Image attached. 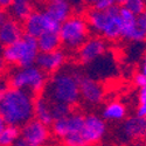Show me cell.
<instances>
[{"mask_svg": "<svg viewBox=\"0 0 146 146\" xmlns=\"http://www.w3.org/2000/svg\"><path fill=\"white\" fill-rule=\"evenodd\" d=\"M108 50L106 41L101 36H89L77 50V58L83 64H91L104 56Z\"/></svg>", "mask_w": 146, "mask_h": 146, "instance_id": "obj_10", "label": "cell"}, {"mask_svg": "<svg viewBox=\"0 0 146 146\" xmlns=\"http://www.w3.org/2000/svg\"><path fill=\"white\" fill-rule=\"evenodd\" d=\"M131 41L135 42L146 41V8L141 14L136 17V26Z\"/></svg>", "mask_w": 146, "mask_h": 146, "instance_id": "obj_23", "label": "cell"}, {"mask_svg": "<svg viewBox=\"0 0 146 146\" xmlns=\"http://www.w3.org/2000/svg\"><path fill=\"white\" fill-rule=\"evenodd\" d=\"M133 83H135V86L138 87L139 89H144L146 88V78L144 77V75L141 72H137L133 76Z\"/></svg>", "mask_w": 146, "mask_h": 146, "instance_id": "obj_28", "label": "cell"}, {"mask_svg": "<svg viewBox=\"0 0 146 146\" xmlns=\"http://www.w3.org/2000/svg\"><path fill=\"white\" fill-rule=\"evenodd\" d=\"M116 4L117 3L115 0H95V1L91 3V9L104 12V11H108L109 8H111L112 6H115Z\"/></svg>", "mask_w": 146, "mask_h": 146, "instance_id": "obj_27", "label": "cell"}, {"mask_svg": "<svg viewBox=\"0 0 146 146\" xmlns=\"http://www.w3.org/2000/svg\"><path fill=\"white\" fill-rule=\"evenodd\" d=\"M119 18H120V38L131 41L136 26V15L124 7L119 6Z\"/></svg>", "mask_w": 146, "mask_h": 146, "instance_id": "obj_20", "label": "cell"}, {"mask_svg": "<svg viewBox=\"0 0 146 146\" xmlns=\"http://www.w3.org/2000/svg\"><path fill=\"white\" fill-rule=\"evenodd\" d=\"M43 11L53 20L62 25L69 17L72 15V5L67 0H53L46 5Z\"/></svg>", "mask_w": 146, "mask_h": 146, "instance_id": "obj_16", "label": "cell"}, {"mask_svg": "<svg viewBox=\"0 0 146 146\" xmlns=\"http://www.w3.org/2000/svg\"><path fill=\"white\" fill-rule=\"evenodd\" d=\"M106 133L105 120L95 113L84 116L83 126L81 130V137L86 146H95L100 144Z\"/></svg>", "mask_w": 146, "mask_h": 146, "instance_id": "obj_9", "label": "cell"}, {"mask_svg": "<svg viewBox=\"0 0 146 146\" xmlns=\"http://www.w3.org/2000/svg\"><path fill=\"white\" fill-rule=\"evenodd\" d=\"M78 71L71 68L61 69L53 74L48 80L46 87V97L52 103H60L68 106L75 105L80 97V80Z\"/></svg>", "mask_w": 146, "mask_h": 146, "instance_id": "obj_2", "label": "cell"}, {"mask_svg": "<svg viewBox=\"0 0 146 146\" xmlns=\"http://www.w3.org/2000/svg\"><path fill=\"white\" fill-rule=\"evenodd\" d=\"M49 137V127L34 118L20 127V138L26 140L32 146H47Z\"/></svg>", "mask_w": 146, "mask_h": 146, "instance_id": "obj_11", "label": "cell"}, {"mask_svg": "<svg viewBox=\"0 0 146 146\" xmlns=\"http://www.w3.org/2000/svg\"><path fill=\"white\" fill-rule=\"evenodd\" d=\"M6 127V123H5V120L1 118V116H0V133H1V131Z\"/></svg>", "mask_w": 146, "mask_h": 146, "instance_id": "obj_34", "label": "cell"}, {"mask_svg": "<svg viewBox=\"0 0 146 146\" xmlns=\"http://www.w3.org/2000/svg\"><path fill=\"white\" fill-rule=\"evenodd\" d=\"M83 120L84 116L82 113L71 111L69 116L54 120L52 124V132L55 137L63 141L64 146H86L81 137Z\"/></svg>", "mask_w": 146, "mask_h": 146, "instance_id": "obj_7", "label": "cell"}, {"mask_svg": "<svg viewBox=\"0 0 146 146\" xmlns=\"http://www.w3.org/2000/svg\"><path fill=\"white\" fill-rule=\"evenodd\" d=\"M120 132L124 138L130 140L141 139L146 137V118L139 116H132L125 119L121 124Z\"/></svg>", "mask_w": 146, "mask_h": 146, "instance_id": "obj_15", "label": "cell"}, {"mask_svg": "<svg viewBox=\"0 0 146 146\" xmlns=\"http://www.w3.org/2000/svg\"><path fill=\"white\" fill-rule=\"evenodd\" d=\"M137 116L146 118V88L140 89V91L138 94Z\"/></svg>", "mask_w": 146, "mask_h": 146, "instance_id": "obj_26", "label": "cell"}, {"mask_svg": "<svg viewBox=\"0 0 146 146\" xmlns=\"http://www.w3.org/2000/svg\"><path fill=\"white\" fill-rule=\"evenodd\" d=\"M120 4L121 7H124L136 17L141 14L146 8V3L143 0H126V1H121Z\"/></svg>", "mask_w": 146, "mask_h": 146, "instance_id": "obj_24", "label": "cell"}, {"mask_svg": "<svg viewBox=\"0 0 146 146\" xmlns=\"http://www.w3.org/2000/svg\"><path fill=\"white\" fill-rule=\"evenodd\" d=\"M34 96L27 91L8 88L0 97V116L6 125L21 127L34 118Z\"/></svg>", "mask_w": 146, "mask_h": 146, "instance_id": "obj_1", "label": "cell"}, {"mask_svg": "<svg viewBox=\"0 0 146 146\" xmlns=\"http://www.w3.org/2000/svg\"><path fill=\"white\" fill-rule=\"evenodd\" d=\"M8 88H9V86H8V83H7V80L0 78V97H1L8 90Z\"/></svg>", "mask_w": 146, "mask_h": 146, "instance_id": "obj_29", "label": "cell"}, {"mask_svg": "<svg viewBox=\"0 0 146 146\" xmlns=\"http://www.w3.org/2000/svg\"><path fill=\"white\" fill-rule=\"evenodd\" d=\"M36 43H38V48L40 53H50V52L57 50L61 47L60 35L56 32L43 33L36 39Z\"/></svg>", "mask_w": 146, "mask_h": 146, "instance_id": "obj_21", "label": "cell"}, {"mask_svg": "<svg viewBox=\"0 0 146 146\" xmlns=\"http://www.w3.org/2000/svg\"><path fill=\"white\" fill-rule=\"evenodd\" d=\"M6 18V15L4 14V12L3 11H0V23H1L3 21H4V19Z\"/></svg>", "mask_w": 146, "mask_h": 146, "instance_id": "obj_35", "label": "cell"}, {"mask_svg": "<svg viewBox=\"0 0 146 146\" xmlns=\"http://www.w3.org/2000/svg\"><path fill=\"white\" fill-rule=\"evenodd\" d=\"M60 23L53 20L46 12L42 11H34L33 13L23 22V33L31 38L38 39L40 35L47 32H56L60 31Z\"/></svg>", "mask_w": 146, "mask_h": 146, "instance_id": "obj_8", "label": "cell"}, {"mask_svg": "<svg viewBox=\"0 0 146 146\" xmlns=\"http://www.w3.org/2000/svg\"><path fill=\"white\" fill-rule=\"evenodd\" d=\"M34 12V6L27 0H14L8 7L9 18L18 22H25V20Z\"/></svg>", "mask_w": 146, "mask_h": 146, "instance_id": "obj_18", "label": "cell"}, {"mask_svg": "<svg viewBox=\"0 0 146 146\" xmlns=\"http://www.w3.org/2000/svg\"><path fill=\"white\" fill-rule=\"evenodd\" d=\"M25 33H23L22 25L12 18L6 17L0 23V46L4 48L15 43Z\"/></svg>", "mask_w": 146, "mask_h": 146, "instance_id": "obj_14", "label": "cell"}, {"mask_svg": "<svg viewBox=\"0 0 146 146\" xmlns=\"http://www.w3.org/2000/svg\"><path fill=\"white\" fill-rule=\"evenodd\" d=\"M139 72H141V74L144 75V77L146 78V61H144V62L141 63V67H140V71Z\"/></svg>", "mask_w": 146, "mask_h": 146, "instance_id": "obj_33", "label": "cell"}, {"mask_svg": "<svg viewBox=\"0 0 146 146\" xmlns=\"http://www.w3.org/2000/svg\"><path fill=\"white\" fill-rule=\"evenodd\" d=\"M52 112H53L54 120L62 119L71 113V108L60 103H52Z\"/></svg>", "mask_w": 146, "mask_h": 146, "instance_id": "obj_25", "label": "cell"}, {"mask_svg": "<svg viewBox=\"0 0 146 146\" xmlns=\"http://www.w3.org/2000/svg\"><path fill=\"white\" fill-rule=\"evenodd\" d=\"M67 62V54L63 49H57L50 53H39L35 66L46 74H55L63 68Z\"/></svg>", "mask_w": 146, "mask_h": 146, "instance_id": "obj_13", "label": "cell"}, {"mask_svg": "<svg viewBox=\"0 0 146 146\" xmlns=\"http://www.w3.org/2000/svg\"><path fill=\"white\" fill-rule=\"evenodd\" d=\"M58 35L61 44H63L67 49L78 50L90 35L87 19L81 14H72L60 26Z\"/></svg>", "mask_w": 146, "mask_h": 146, "instance_id": "obj_6", "label": "cell"}, {"mask_svg": "<svg viewBox=\"0 0 146 146\" xmlns=\"http://www.w3.org/2000/svg\"><path fill=\"white\" fill-rule=\"evenodd\" d=\"M12 4V0H0V9H8Z\"/></svg>", "mask_w": 146, "mask_h": 146, "instance_id": "obj_30", "label": "cell"}, {"mask_svg": "<svg viewBox=\"0 0 146 146\" xmlns=\"http://www.w3.org/2000/svg\"><path fill=\"white\" fill-rule=\"evenodd\" d=\"M34 119L49 126L54 123L52 112V102L46 96H40L34 101Z\"/></svg>", "mask_w": 146, "mask_h": 146, "instance_id": "obj_17", "label": "cell"}, {"mask_svg": "<svg viewBox=\"0 0 146 146\" xmlns=\"http://www.w3.org/2000/svg\"><path fill=\"white\" fill-rule=\"evenodd\" d=\"M126 106L119 101H112L106 103L102 110V118L109 121H121L126 118Z\"/></svg>", "mask_w": 146, "mask_h": 146, "instance_id": "obj_19", "label": "cell"}, {"mask_svg": "<svg viewBox=\"0 0 146 146\" xmlns=\"http://www.w3.org/2000/svg\"><path fill=\"white\" fill-rule=\"evenodd\" d=\"M87 22L90 32L104 40L116 41L120 38L119 5L116 4L108 11L100 12L90 9L87 14Z\"/></svg>", "mask_w": 146, "mask_h": 146, "instance_id": "obj_3", "label": "cell"}, {"mask_svg": "<svg viewBox=\"0 0 146 146\" xmlns=\"http://www.w3.org/2000/svg\"><path fill=\"white\" fill-rule=\"evenodd\" d=\"M80 97L88 105H98L104 101L105 89L103 84L90 76H82L80 80Z\"/></svg>", "mask_w": 146, "mask_h": 146, "instance_id": "obj_12", "label": "cell"}, {"mask_svg": "<svg viewBox=\"0 0 146 146\" xmlns=\"http://www.w3.org/2000/svg\"><path fill=\"white\" fill-rule=\"evenodd\" d=\"M144 61H146V52L144 53Z\"/></svg>", "mask_w": 146, "mask_h": 146, "instance_id": "obj_36", "label": "cell"}, {"mask_svg": "<svg viewBox=\"0 0 146 146\" xmlns=\"http://www.w3.org/2000/svg\"><path fill=\"white\" fill-rule=\"evenodd\" d=\"M7 83L9 88L27 91L31 95H39L46 90L48 76L36 66L27 68H17L8 75Z\"/></svg>", "mask_w": 146, "mask_h": 146, "instance_id": "obj_4", "label": "cell"}, {"mask_svg": "<svg viewBox=\"0 0 146 146\" xmlns=\"http://www.w3.org/2000/svg\"><path fill=\"white\" fill-rule=\"evenodd\" d=\"M5 70H6V63H5V61H4L3 56L0 55V78H1V76L4 75Z\"/></svg>", "mask_w": 146, "mask_h": 146, "instance_id": "obj_31", "label": "cell"}, {"mask_svg": "<svg viewBox=\"0 0 146 146\" xmlns=\"http://www.w3.org/2000/svg\"><path fill=\"white\" fill-rule=\"evenodd\" d=\"M14 146H32V145H31V144H28L26 140H23L22 138H20V137H19V139L15 141Z\"/></svg>", "mask_w": 146, "mask_h": 146, "instance_id": "obj_32", "label": "cell"}, {"mask_svg": "<svg viewBox=\"0 0 146 146\" xmlns=\"http://www.w3.org/2000/svg\"><path fill=\"white\" fill-rule=\"evenodd\" d=\"M36 39L23 35L15 43L3 49V58L6 64L15 66L17 68H27L35 66L39 55Z\"/></svg>", "mask_w": 146, "mask_h": 146, "instance_id": "obj_5", "label": "cell"}, {"mask_svg": "<svg viewBox=\"0 0 146 146\" xmlns=\"http://www.w3.org/2000/svg\"><path fill=\"white\" fill-rule=\"evenodd\" d=\"M20 137V127L6 125L0 133V146H14Z\"/></svg>", "mask_w": 146, "mask_h": 146, "instance_id": "obj_22", "label": "cell"}]
</instances>
